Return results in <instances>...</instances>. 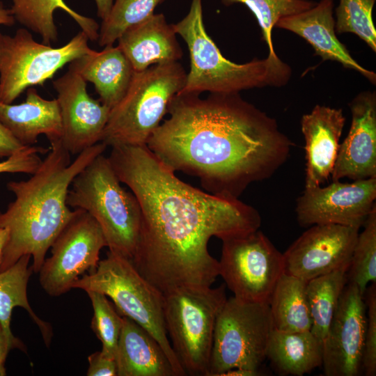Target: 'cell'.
<instances>
[{
    "instance_id": "cell-1",
    "label": "cell",
    "mask_w": 376,
    "mask_h": 376,
    "mask_svg": "<svg viewBox=\"0 0 376 376\" xmlns=\"http://www.w3.org/2000/svg\"><path fill=\"white\" fill-rule=\"evenodd\" d=\"M108 159L141 210L132 262L162 293L181 286L210 287L219 269L208 251L210 240L245 235L261 225L253 207L182 181L146 145L113 146Z\"/></svg>"
},
{
    "instance_id": "cell-2",
    "label": "cell",
    "mask_w": 376,
    "mask_h": 376,
    "mask_svg": "<svg viewBox=\"0 0 376 376\" xmlns=\"http://www.w3.org/2000/svg\"><path fill=\"white\" fill-rule=\"evenodd\" d=\"M167 113L146 146L219 196L238 199L251 184L271 177L293 146L274 118L239 93H177Z\"/></svg>"
},
{
    "instance_id": "cell-3",
    "label": "cell",
    "mask_w": 376,
    "mask_h": 376,
    "mask_svg": "<svg viewBox=\"0 0 376 376\" xmlns=\"http://www.w3.org/2000/svg\"><path fill=\"white\" fill-rule=\"evenodd\" d=\"M49 143L47 155L30 178L7 183L15 199L0 212V228L9 232L0 272L29 255L33 272L38 273L52 244L75 213L66 203L72 182L107 148L99 142L71 161L61 139Z\"/></svg>"
},
{
    "instance_id": "cell-4",
    "label": "cell",
    "mask_w": 376,
    "mask_h": 376,
    "mask_svg": "<svg viewBox=\"0 0 376 376\" xmlns=\"http://www.w3.org/2000/svg\"><path fill=\"white\" fill-rule=\"evenodd\" d=\"M177 35L187 44L190 70L178 93H235L265 86L281 87L290 80L292 70L279 56L238 64L225 58L207 34L202 0H191L187 15L173 24Z\"/></svg>"
},
{
    "instance_id": "cell-5",
    "label": "cell",
    "mask_w": 376,
    "mask_h": 376,
    "mask_svg": "<svg viewBox=\"0 0 376 376\" xmlns=\"http://www.w3.org/2000/svg\"><path fill=\"white\" fill-rule=\"evenodd\" d=\"M120 183L108 157L100 154L75 178L66 203L95 219L109 251L132 260L139 242L142 214L135 195Z\"/></svg>"
},
{
    "instance_id": "cell-6",
    "label": "cell",
    "mask_w": 376,
    "mask_h": 376,
    "mask_svg": "<svg viewBox=\"0 0 376 376\" xmlns=\"http://www.w3.org/2000/svg\"><path fill=\"white\" fill-rule=\"evenodd\" d=\"M187 73L178 61L135 72L123 98L110 110L101 142L107 146L146 145L161 124Z\"/></svg>"
},
{
    "instance_id": "cell-7",
    "label": "cell",
    "mask_w": 376,
    "mask_h": 376,
    "mask_svg": "<svg viewBox=\"0 0 376 376\" xmlns=\"http://www.w3.org/2000/svg\"><path fill=\"white\" fill-rule=\"evenodd\" d=\"M109 297L122 316L134 320L159 343L175 376L186 375L168 338L164 315V294L146 280L132 260L109 251L96 269L84 274L72 285Z\"/></svg>"
},
{
    "instance_id": "cell-8",
    "label": "cell",
    "mask_w": 376,
    "mask_h": 376,
    "mask_svg": "<svg viewBox=\"0 0 376 376\" xmlns=\"http://www.w3.org/2000/svg\"><path fill=\"white\" fill-rule=\"evenodd\" d=\"M163 294L174 353L186 374L207 376L217 317L227 299L226 285L181 286Z\"/></svg>"
},
{
    "instance_id": "cell-9",
    "label": "cell",
    "mask_w": 376,
    "mask_h": 376,
    "mask_svg": "<svg viewBox=\"0 0 376 376\" xmlns=\"http://www.w3.org/2000/svg\"><path fill=\"white\" fill-rule=\"evenodd\" d=\"M273 329L269 303L227 299L217 317L207 376L235 369L258 375Z\"/></svg>"
},
{
    "instance_id": "cell-10",
    "label": "cell",
    "mask_w": 376,
    "mask_h": 376,
    "mask_svg": "<svg viewBox=\"0 0 376 376\" xmlns=\"http://www.w3.org/2000/svg\"><path fill=\"white\" fill-rule=\"evenodd\" d=\"M81 31L65 45L54 47L36 41L18 29L14 36L0 32V101L12 104L25 90L43 86L64 65L93 53Z\"/></svg>"
},
{
    "instance_id": "cell-11",
    "label": "cell",
    "mask_w": 376,
    "mask_h": 376,
    "mask_svg": "<svg viewBox=\"0 0 376 376\" xmlns=\"http://www.w3.org/2000/svg\"><path fill=\"white\" fill-rule=\"evenodd\" d=\"M221 241L219 276L233 297L269 303L284 273L283 253L259 230Z\"/></svg>"
},
{
    "instance_id": "cell-12",
    "label": "cell",
    "mask_w": 376,
    "mask_h": 376,
    "mask_svg": "<svg viewBox=\"0 0 376 376\" xmlns=\"http://www.w3.org/2000/svg\"><path fill=\"white\" fill-rule=\"evenodd\" d=\"M104 246L107 242L97 222L86 211L75 209L38 272L41 287L52 297L68 292L81 276L96 269Z\"/></svg>"
},
{
    "instance_id": "cell-13",
    "label": "cell",
    "mask_w": 376,
    "mask_h": 376,
    "mask_svg": "<svg viewBox=\"0 0 376 376\" xmlns=\"http://www.w3.org/2000/svg\"><path fill=\"white\" fill-rule=\"evenodd\" d=\"M375 199L376 178L305 188L296 202L297 219L304 227L339 224L360 228L376 207Z\"/></svg>"
},
{
    "instance_id": "cell-14",
    "label": "cell",
    "mask_w": 376,
    "mask_h": 376,
    "mask_svg": "<svg viewBox=\"0 0 376 376\" xmlns=\"http://www.w3.org/2000/svg\"><path fill=\"white\" fill-rule=\"evenodd\" d=\"M359 228L311 226L283 253L284 273L308 281L338 269L348 271Z\"/></svg>"
},
{
    "instance_id": "cell-15",
    "label": "cell",
    "mask_w": 376,
    "mask_h": 376,
    "mask_svg": "<svg viewBox=\"0 0 376 376\" xmlns=\"http://www.w3.org/2000/svg\"><path fill=\"white\" fill-rule=\"evenodd\" d=\"M366 313L364 297L348 282L322 341L326 376H357L362 370Z\"/></svg>"
},
{
    "instance_id": "cell-16",
    "label": "cell",
    "mask_w": 376,
    "mask_h": 376,
    "mask_svg": "<svg viewBox=\"0 0 376 376\" xmlns=\"http://www.w3.org/2000/svg\"><path fill=\"white\" fill-rule=\"evenodd\" d=\"M60 109L63 146L71 155L101 142L110 109L91 97L86 81L72 68L52 81Z\"/></svg>"
},
{
    "instance_id": "cell-17",
    "label": "cell",
    "mask_w": 376,
    "mask_h": 376,
    "mask_svg": "<svg viewBox=\"0 0 376 376\" xmlns=\"http://www.w3.org/2000/svg\"><path fill=\"white\" fill-rule=\"evenodd\" d=\"M352 123L340 143L332 181L376 178V95L363 91L349 104Z\"/></svg>"
},
{
    "instance_id": "cell-18",
    "label": "cell",
    "mask_w": 376,
    "mask_h": 376,
    "mask_svg": "<svg viewBox=\"0 0 376 376\" xmlns=\"http://www.w3.org/2000/svg\"><path fill=\"white\" fill-rule=\"evenodd\" d=\"M345 123L341 109L318 104L301 117L306 152L305 188L322 186L331 178Z\"/></svg>"
},
{
    "instance_id": "cell-19",
    "label": "cell",
    "mask_w": 376,
    "mask_h": 376,
    "mask_svg": "<svg viewBox=\"0 0 376 376\" xmlns=\"http://www.w3.org/2000/svg\"><path fill=\"white\" fill-rule=\"evenodd\" d=\"M333 13L334 1L320 0L309 9L280 19L275 27L290 31L303 38L324 61L338 62L375 84V73L359 64L338 39Z\"/></svg>"
},
{
    "instance_id": "cell-20",
    "label": "cell",
    "mask_w": 376,
    "mask_h": 376,
    "mask_svg": "<svg viewBox=\"0 0 376 376\" xmlns=\"http://www.w3.org/2000/svg\"><path fill=\"white\" fill-rule=\"evenodd\" d=\"M176 35L173 24L166 22L162 13L153 14L125 30L117 40V46L134 72H141L153 65L175 62L182 58Z\"/></svg>"
},
{
    "instance_id": "cell-21",
    "label": "cell",
    "mask_w": 376,
    "mask_h": 376,
    "mask_svg": "<svg viewBox=\"0 0 376 376\" xmlns=\"http://www.w3.org/2000/svg\"><path fill=\"white\" fill-rule=\"evenodd\" d=\"M0 123L25 146H31L44 134L49 141L61 139L62 124L56 99L42 97L33 87L26 89L19 104L0 101Z\"/></svg>"
},
{
    "instance_id": "cell-22",
    "label": "cell",
    "mask_w": 376,
    "mask_h": 376,
    "mask_svg": "<svg viewBox=\"0 0 376 376\" xmlns=\"http://www.w3.org/2000/svg\"><path fill=\"white\" fill-rule=\"evenodd\" d=\"M104 47L74 60L69 66L93 84L100 102L111 109L126 94L135 72L118 46Z\"/></svg>"
},
{
    "instance_id": "cell-23",
    "label": "cell",
    "mask_w": 376,
    "mask_h": 376,
    "mask_svg": "<svg viewBox=\"0 0 376 376\" xmlns=\"http://www.w3.org/2000/svg\"><path fill=\"white\" fill-rule=\"evenodd\" d=\"M116 361L117 376H175L159 343L126 316H123Z\"/></svg>"
},
{
    "instance_id": "cell-24",
    "label": "cell",
    "mask_w": 376,
    "mask_h": 376,
    "mask_svg": "<svg viewBox=\"0 0 376 376\" xmlns=\"http://www.w3.org/2000/svg\"><path fill=\"white\" fill-rule=\"evenodd\" d=\"M322 342L311 331L273 329L266 358L281 375L302 376L322 366Z\"/></svg>"
},
{
    "instance_id": "cell-25",
    "label": "cell",
    "mask_w": 376,
    "mask_h": 376,
    "mask_svg": "<svg viewBox=\"0 0 376 376\" xmlns=\"http://www.w3.org/2000/svg\"><path fill=\"white\" fill-rule=\"evenodd\" d=\"M31 256L21 257L13 265L0 272V324L9 342L11 349L24 350V345L10 329V320L13 308L22 307L38 326L45 343L49 345L52 330L49 324L43 321L32 310L27 298V285L33 272L29 267Z\"/></svg>"
},
{
    "instance_id": "cell-26",
    "label": "cell",
    "mask_w": 376,
    "mask_h": 376,
    "mask_svg": "<svg viewBox=\"0 0 376 376\" xmlns=\"http://www.w3.org/2000/svg\"><path fill=\"white\" fill-rule=\"evenodd\" d=\"M10 13L15 21L38 33L42 42L51 45L58 39L54 13L61 9L81 27L89 40L97 41L100 26L91 17L84 16L69 7L63 0H11Z\"/></svg>"
},
{
    "instance_id": "cell-27",
    "label": "cell",
    "mask_w": 376,
    "mask_h": 376,
    "mask_svg": "<svg viewBox=\"0 0 376 376\" xmlns=\"http://www.w3.org/2000/svg\"><path fill=\"white\" fill-rule=\"evenodd\" d=\"M306 283L285 273L281 276L269 300L274 329L287 332L311 329Z\"/></svg>"
},
{
    "instance_id": "cell-28",
    "label": "cell",
    "mask_w": 376,
    "mask_h": 376,
    "mask_svg": "<svg viewBox=\"0 0 376 376\" xmlns=\"http://www.w3.org/2000/svg\"><path fill=\"white\" fill-rule=\"evenodd\" d=\"M347 270L338 269L306 283V296L311 319L310 331L323 341L348 280Z\"/></svg>"
},
{
    "instance_id": "cell-29",
    "label": "cell",
    "mask_w": 376,
    "mask_h": 376,
    "mask_svg": "<svg viewBox=\"0 0 376 376\" xmlns=\"http://www.w3.org/2000/svg\"><path fill=\"white\" fill-rule=\"evenodd\" d=\"M165 0H115L108 16L102 20L97 42L100 46L112 45L127 29L154 13Z\"/></svg>"
},
{
    "instance_id": "cell-30",
    "label": "cell",
    "mask_w": 376,
    "mask_h": 376,
    "mask_svg": "<svg viewBox=\"0 0 376 376\" xmlns=\"http://www.w3.org/2000/svg\"><path fill=\"white\" fill-rule=\"evenodd\" d=\"M358 235L348 271V282L364 297L369 283L376 282V207L369 214Z\"/></svg>"
},
{
    "instance_id": "cell-31",
    "label": "cell",
    "mask_w": 376,
    "mask_h": 376,
    "mask_svg": "<svg viewBox=\"0 0 376 376\" xmlns=\"http://www.w3.org/2000/svg\"><path fill=\"white\" fill-rule=\"evenodd\" d=\"M221 2L227 6L242 3L251 11L261 29L263 39L269 49L268 55L274 57L278 56L273 45L272 31L278 21L309 9L317 3L311 0H221Z\"/></svg>"
},
{
    "instance_id": "cell-32",
    "label": "cell",
    "mask_w": 376,
    "mask_h": 376,
    "mask_svg": "<svg viewBox=\"0 0 376 376\" xmlns=\"http://www.w3.org/2000/svg\"><path fill=\"white\" fill-rule=\"evenodd\" d=\"M376 0H339L336 8L337 33H352L376 52V29L373 9Z\"/></svg>"
},
{
    "instance_id": "cell-33",
    "label": "cell",
    "mask_w": 376,
    "mask_h": 376,
    "mask_svg": "<svg viewBox=\"0 0 376 376\" xmlns=\"http://www.w3.org/2000/svg\"><path fill=\"white\" fill-rule=\"evenodd\" d=\"M86 292L93 309L91 328L102 343L101 352L107 357L116 359L123 316L105 295L93 290Z\"/></svg>"
},
{
    "instance_id": "cell-34",
    "label": "cell",
    "mask_w": 376,
    "mask_h": 376,
    "mask_svg": "<svg viewBox=\"0 0 376 376\" xmlns=\"http://www.w3.org/2000/svg\"><path fill=\"white\" fill-rule=\"evenodd\" d=\"M366 324L362 370L366 376L376 375V285L372 283L364 294Z\"/></svg>"
},
{
    "instance_id": "cell-35",
    "label": "cell",
    "mask_w": 376,
    "mask_h": 376,
    "mask_svg": "<svg viewBox=\"0 0 376 376\" xmlns=\"http://www.w3.org/2000/svg\"><path fill=\"white\" fill-rule=\"evenodd\" d=\"M49 150L41 146H26L8 157L6 160L0 162V173L33 174L42 162L38 154L47 153Z\"/></svg>"
},
{
    "instance_id": "cell-36",
    "label": "cell",
    "mask_w": 376,
    "mask_h": 376,
    "mask_svg": "<svg viewBox=\"0 0 376 376\" xmlns=\"http://www.w3.org/2000/svg\"><path fill=\"white\" fill-rule=\"evenodd\" d=\"M88 360V376H117L116 359L107 357L101 351L89 355Z\"/></svg>"
},
{
    "instance_id": "cell-37",
    "label": "cell",
    "mask_w": 376,
    "mask_h": 376,
    "mask_svg": "<svg viewBox=\"0 0 376 376\" xmlns=\"http://www.w3.org/2000/svg\"><path fill=\"white\" fill-rule=\"evenodd\" d=\"M25 147L0 123V157H8Z\"/></svg>"
},
{
    "instance_id": "cell-38",
    "label": "cell",
    "mask_w": 376,
    "mask_h": 376,
    "mask_svg": "<svg viewBox=\"0 0 376 376\" xmlns=\"http://www.w3.org/2000/svg\"><path fill=\"white\" fill-rule=\"evenodd\" d=\"M11 350L9 342L0 324V376L6 375L5 362L9 351Z\"/></svg>"
},
{
    "instance_id": "cell-39",
    "label": "cell",
    "mask_w": 376,
    "mask_h": 376,
    "mask_svg": "<svg viewBox=\"0 0 376 376\" xmlns=\"http://www.w3.org/2000/svg\"><path fill=\"white\" fill-rule=\"evenodd\" d=\"M97 15L104 20L109 15L115 0H94Z\"/></svg>"
},
{
    "instance_id": "cell-40",
    "label": "cell",
    "mask_w": 376,
    "mask_h": 376,
    "mask_svg": "<svg viewBox=\"0 0 376 376\" xmlns=\"http://www.w3.org/2000/svg\"><path fill=\"white\" fill-rule=\"evenodd\" d=\"M15 23V19L10 9L6 8L3 2L0 1V25L11 26Z\"/></svg>"
},
{
    "instance_id": "cell-41",
    "label": "cell",
    "mask_w": 376,
    "mask_h": 376,
    "mask_svg": "<svg viewBox=\"0 0 376 376\" xmlns=\"http://www.w3.org/2000/svg\"><path fill=\"white\" fill-rule=\"evenodd\" d=\"M9 237V232L6 228H0V267L3 258V249Z\"/></svg>"
}]
</instances>
